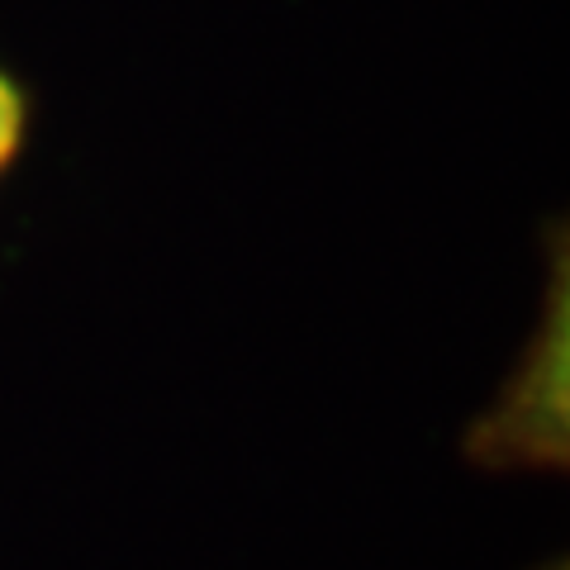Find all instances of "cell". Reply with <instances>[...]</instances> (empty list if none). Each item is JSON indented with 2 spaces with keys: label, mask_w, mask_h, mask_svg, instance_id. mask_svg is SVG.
Segmentation results:
<instances>
[{
  "label": "cell",
  "mask_w": 570,
  "mask_h": 570,
  "mask_svg": "<svg viewBox=\"0 0 570 570\" xmlns=\"http://www.w3.org/2000/svg\"><path fill=\"white\" fill-rule=\"evenodd\" d=\"M29 138V91L10 67H0V176L14 167Z\"/></svg>",
  "instance_id": "6da1fadb"
}]
</instances>
